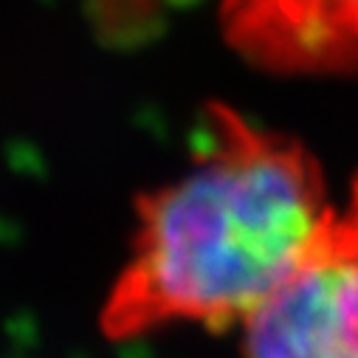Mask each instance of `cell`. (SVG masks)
<instances>
[{
  "instance_id": "6da1fadb",
  "label": "cell",
  "mask_w": 358,
  "mask_h": 358,
  "mask_svg": "<svg viewBox=\"0 0 358 358\" xmlns=\"http://www.w3.org/2000/svg\"><path fill=\"white\" fill-rule=\"evenodd\" d=\"M333 212L322 164L299 138L212 105L189 164L136 206L130 257L99 313L105 338L243 324Z\"/></svg>"
},
{
  "instance_id": "7a4b0ae2",
  "label": "cell",
  "mask_w": 358,
  "mask_h": 358,
  "mask_svg": "<svg viewBox=\"0 0 358 358\" xmlns=\"http://www.w3.org/2000/svg\"><path fill=\"white\" fill-rule=\"evenodd\" d=\"M240 333L243 358H358V178L305 259Z\"/></svg>"
},
{
  "instance_id": "3957f363",
  "label": "cell",
  "mask_w": 358,
  "mask_h": 358,
  "mask_svg": "<svg viewBox=\"0 0 358 358\" xmlns=\"http://www.w3.org/2000/svg\"><path fill=\"white\" fill-rule=\"evenodd\" d=\"M229 45L285 76L358 71V0H220Z\"/></svg>"
}]
</instances>
